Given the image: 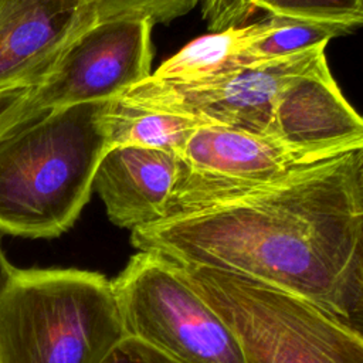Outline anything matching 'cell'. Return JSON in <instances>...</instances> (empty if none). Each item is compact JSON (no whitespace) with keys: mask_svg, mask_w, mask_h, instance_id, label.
<instances>
[{"mask_svg":"<svg viewBox=\"0 0 363 363\" xmlns=\"http://www.w3.org/2000/svg\"><path fill=\"white\" fill-rule=\"evenodd\" d=\"M130 242L296 294L363 333L359 149L235 200L138 227Z\"/></svg>","mask_w":363,"mask_h":363,"instance_id":"1","label":"cell"},{"mask_svg":"<svg viewBox=\"0 0 363 363\" xmlns=\"http://www.w3.org/2000/svg\"><path fill=\"white\" fill-rule=\"evenodd\" d=\"M106 102L51 109L0 136V233L54 238L74 225L109 149Z\"/></svg>","mask_w":363,"mask_h":363,"instance_id":"2","label":"cell"},{"mask_svg":"<svg viewBox=\"0 0 363 363\" xmlns=\"http://www.w3.org/2000/svg\"><path fill=\"white\" fill-rule=\"evenodd\" d=\"M125 335L95 271L17 268L0 295V363H99Z\"/></svg>","mask_w":363,"mask_h":363,"instance_id":"3","label":"cell"},{"mask_svg":"<svg viewBox=\"0 0 363 363\" xmlns=\"http://www.w3.org/2000/svg\"><path fill=\"white\" fill-rule=\"evenodd\" d=\"M174 264L233 330L244 363H363V333L318 303L240 272Z\"/></svg>","mask_w":363,"mask_h":363,"instance_id":"4","label":"cell"},{"mask_svg":"<svg viewBox=\"0 0 363 363\" xmlns=\"http://www.w3.org/2000/svg\"><path fill=\"white\" fill-rule=\"evenodd\" d=\"M111 282L126 335L179 363H244L233 330L169 258L138 251Z\"/></svg>","mask_w":363,"mask_h":363,"instance_id":"5","label":"cell"},{"mask_svg":"<svg viewBox=\"0 0 363 363\" xmlns=\"http://www.w3.org/2000/svg\"><path fill=\"white\" fill-rule=\"evenodd\" d=\"M333 157L296 149L269 136L203 125L177 155L166 217L235 200Z\"/></svg>","mask_w":363,"mask_h":363,"instance_id":"6","label":"cell"},{"mask_svg":"<svg viewBox=\"0 0 363 363\" xmlns=\"http://www.w3.org/2000/svg\"><path fill=\"white\" fill-rule=\"evenodd\" d=\"M326 44L194 84L146 79L119 98L145 108L193 116L210 125L268 136L278 94L295 75L325 55Z\"/></svg>","mask_w":363,"mask_h":363,"instance_id":"7","label":"cell"},{"mask_svg":"<svg viewBox=\"0 0 363 363\" xmlns=\"http://www.w3.org/2000/svg\"><path fill=\"white\" fill-rule=\"evenodd\" d=\"M153 23L138 17L99 18L34 88L41 113L77 104L111 101L152 72Z\"/></svg>","mask_w":363,"mask_h":363,"instance_id":"8","label":"cell"},{"mask_svg":"<svg viewBox=\"0 0 363 363\" xmlns=\"http://www.w3.org/2000/svg\"><path fill=\"white\" fill-rule=\"evenodd\" d=\"M98 20L96 0H0V88L38 85Z\"/></svg>","mask_w":363,"mask_h":363,"instance_id":"9","label":"cell"},{"mask_svg":"<svg viewBox=\"0 0 363 363\" xmlns=\"http://www.w3.org/2000/svg\"><path fill=\"white\" fill-rule=\"evenodd\" d=\"M268 136L329 156L363 147V116L339 89L326 54L284 85L275 101Z\"/></svg>","mask_w":363,"mask_h":363,"instance_id":"10","label":"cell"},{"mask_svg":"<svg viewBox=\"0 0 363 363\" xmlns=\"http://www.w3.org/2000/svg\"><path fill=\"white\" fill-rule=\"evenodd\" d=\"M177 172V153L112 146L96 169L94 189L109 220L130 231L163 220Z\"/></svg>","mask_w":363,"mask_h":363,"instance_id":"11","label":"cell"},{"mask_svg":"<svg viewBox=\"0 0 363 363\" xmlns=\"http://www.w3.org/2000/svg\"><path fill=\"white\" fill-rule=\"evenodd\" d=\"M315 21L352 31L363 26V0H203L201 14L211 31L247 26L254 17Z\"/></svg>","mask_w":363,"mask_h":363,"instance_id":"12","label":"cell"},{"mask_svg":"<svg viewBox=\"0 0 363 363\" xmlns=\"http://www.w3.org/2000/svg\"><path fill=\"white\" fill-rule=\"evenodd\" d=\"M259 28L261 20H257L247 26L213 31L194 38L163 61L150 75L172 84H194L254 67L247 50Z\"/></svg>","mask_w":363,"mask_h":363,"instance_id":"13","label":"cell"},{"mask_svg":"<svg viewBox=\"0 0 363 363\" xmlns=\"http://www.w3.org/2000/svg\"><path fill=\"white\" fill-rule=\"evenodd\" d=\"M104 125L112 146H142L180 153L193 132L210 125L193 116L157 111L122 98L106 102Z\"/></svg>","mask_w":363,"mask_h":363,"instance_id":"14","label":"cell"},{"mask_svg":"<svg viewBox=\"0 0 363 363\" xmlns=\"http://www.w3.org/2000/svg\"><path fill=\"white\" fill-rule=\"evenodd\" d=\"M346 33L349 31L342 27L315 21L264 17L259 31L248 45L247 55L252 65H259L328 44L333 37Z\"/></svg>","mask_w":363,"mask_h":363,"instance_id":"15","label":"cell"},{"mask_svg":"<svg viewBox=\"0 0 363 363\" xmlns=\"http://www.w3.org/2000/svg\"><path fill=\"white\" fill-rule=\"evenodd\" d=\"M99 18L138 17L169 23L191 11L200 0H96Z\"/></svg>","mask_w":363,"mask_h":363,"instance_id":"16","label":"cell"},{"mask_svg":"<svg viewBox=\"0 0 363 363\" xmlns=\"http://www.w3.org/2000/svg\"><path fill=\"white\" fill-rule=\"evenodd\" d=\"M34 88V85L0 88V136L38 116L33 105Z\"/></svg>","mask_w":363,"mask_h":363,"instance_id":"17","label":"cell"},{"mask_svg":"<svg viewBox=\"0 0 363 363\" xmlns=\"http://www.w3.org/2000/svg\"><path fill=\"white\" fill-rule=\"evenodd\" d=\"M99 363H179L146 342L125 335Z\"/></svg>","mask_w":363,"mask_h":363,"instance_id":"18","label":"cell"},{"mask_svg":"<svg viewBox=\"0 0 363 363\" xmlns=\"http://www.w3.org/2000/svg\"><path fill=\"white\" fill-rule=\"evenodd\" d=\"M16 267L11 265V262L7 259L3 248H1V242H0V295L3 294V291L7 288L10 279L13 278L14 272H16Z\"/></svg>","mask_w":363,"mask_h":363,"instance_id":"19","label":"cell"},{"mask_svg":"<svg viewBox=\"0 0 363 363\" xmlns=\"http://www.w3.org/2000/svg\"><path fill=\"white\" fill-rule=\"evenodd\" d=\"M359 156H360V172H362V179H363V147L359 149Z\"/></svg>","mask_w":363,"mask_h":363,"instance_id":"20","label":"cell"}]
</instances>
